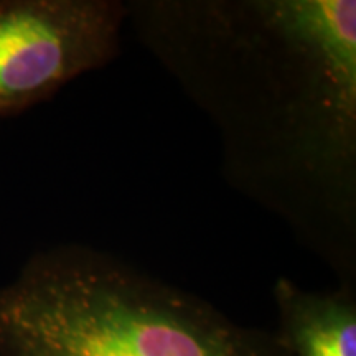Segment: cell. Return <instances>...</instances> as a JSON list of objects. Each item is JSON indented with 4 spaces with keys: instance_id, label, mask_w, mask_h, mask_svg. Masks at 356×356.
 Segmentation results:
<instances>
[{
    "instance_id": "6da1fadb",
    "label": "cell",
    "mask_w": 356,
    "mask_h": 356,
    "mask_svg": "<svg viewBox=\"0 0 356 356\" xmlns=\"http://www.w3.org/2000/svg\"><path fill=\"white\" fill-rule=\"evenodd\" d=\"M127 8L147 47L215 122L229 180L350 279L355 0H154Z\"/></svg>"
},
{
    "instance_id": "7a4b0ae2",
    "label": "cell",
    "mask_w": 356,
    "mask_h": 356,
    "mask_svg": "<svg viewBox=\"0 0 356 356\" xmlns=\"http://www.w3.org/2000/svg\"><path fill=\"white\" fill-rule=\"evenodd\" d=\"M0 356H287L274 335L118 257L71 248L0 289Z\"/></svg>"
},
{
    "instance_id": "3957f363",
    "label": "cell",
    "mask_w": 356,
    "mask_h": 356,
    "mask_svg": "<svg viewBox=\"0 0 356 356\" xmlns=\"http://www.w3.org/2000/svg\"><path fill=\"white\" fill-rule=\"evenodd\" d=\"M119 0H0V115L47 101L119 55Z\"/></svg>"
},
{
    "instance_id": "277c9868",
    "label": "cell",
    "mask_w": 356,
    "mask_h": 356,
    "mask_svg": "<svg viewBox=\"0 0 356 356\" xmlns=\"http://www.w3.org/2000/svg\"><path fill=\"white\" fill-rule=\"evenodd\" d=\"M279 327L287 356H356V299L350 284L338 291H305L287 277L274 284Z\"/></svg>"
}]
</instances>
